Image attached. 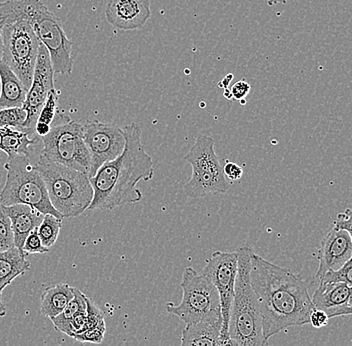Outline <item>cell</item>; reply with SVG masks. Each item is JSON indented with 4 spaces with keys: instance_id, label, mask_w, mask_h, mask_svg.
<instances>
[{
    "instance_id": "7402d4cb",
    "label": "cell",
    "mask_w": 352,
    "mask_h": 346,
    "mask_svg": "<svg viewBox=\"0 0 352 346\" xmlns=\"http://www.w3.org/2000/svg\"><path fill=\"white\" fill-rule=\"evenodd\" d=\"M74 288L67 283L48 286L41 293V314L52 319L60 314L74 299Z\"/></svg>"
},
{
    "instance_id": "e575fe53",
    "label": "cell",
    "mask_w": 352,
    "mask_h": 346,
    "mask_svg": "<svg viewBox=\"0 0 352 346\" xmlns=\"http://www.w3.org/2000/svg\"><path fill=\"white\" fill-rule=\"evenodd\" d=\"M329 316L322 310H314L312 314H310L309 323L314 328L324 327L329 323Z\"/></svg>"
},
{
    "instance_id": "cb8c5ba5",
    "label": "cell",
    "mask_w": 352,
    "mask_h": 346,
    "mask_svg": "<svg viewBox=\"0 0 352 346\" xmlns=\"http://www.w3.org/2000/svg\"><path fill=\"white\" fill-rule=\"evenodd\" d=\"M63 218H58L52 215H44L43 222L37 228V231L45 248H52L56 242L63 226Z\"/></svg>"
},
{
    "instance_id": "8fae6325",
    "label": "cell",
    "mask_w": 352,
    "mask_h": 346,
    "mask_svg": "<svg viewBox=\"0 0 352 346\" xmlns=\"http://www.w3.org/2000/svg\"><path fill=\"white\" fill-rule=\"evenodd\" d=\"M239 270V259L235 251H215L206 262L201 274L208 277L214 284L220 297L222 326L220 339L228 338V323L233 299H234L235 281Z\"/></svg>"
},
{
    "instance_id": "30bf717a",
    "label": "cell",
    "mask_w": 352,
    "mask_h": 346,
    "mask_svg": "<svg viewBox=\"0 0 352 346\" xmlns=\"http://www.w3.org/2000/svg\"><path fill=\"white\" fill-rule=\"evenodd\" d=\"M43 142L44 158L89 176L91 160L83 140L82 122L68 120L56 125L43 138Z\"/></svg>"
},
{
    "instance_id": "836d02e7",
    "label": "cell",
    "mask_w": 352,
    "mask_h": 346,
    "mask_svg": "<svg viewBox=\"0 0 352 346\" xmlns=\"http://www.w3.org/2000/svg\"><path fill=\"white\" fill-rule=\"evenodd\" d=\"M222 169L226 178L232 182H239L243 175V169L237 163L226 162L222 166Z\"/></svg>"
},
{
    "instance_id": "ba28073f",
    "label": "cell",
    "mask_w": 352,
    "mask_h": 346,
    "mask_svg": "<svg viewBox=\"0 0 352 346\" xmlns=\"http://www.w3.org/2000/svg\"><path fill=\"white\" fill-rule=\"evenodd\" d=\"M25 17L39 41L47 50L55 74L70 76L74 69L72 43L66 35L60 19L41 0H25Z\"/></svg>"
},
{
    "instance_id": "8d00e7d4",
    "label": "cell",
    "mask_w": 352,
    "mask_h": 346,
    "mask_svg": "<svg viewBox=\"0 0 352 346\" xmlns=\"http://www.w3.org/2000/svg\"><path fill=\"white\" fill-rule=\"evenodd\" d=\"M2 292H3V290H0V317L6 316V314H8L6 303H3Z\"/></svg>"
},
{
    "instance_id": "4316f807",
    "label": "cell",
    "mask_w": 352,
    "mask_h": 346,
    "mask_svg": "<svg viewBox=\"0 0 352 346\" xmlns=\"http://www.w3.org/2000/svg\"><path fill=\"white\" fill-rule=\"evenodd\" d=\"M57 107L56 90L54 89L48 94V98L44 103L41 113H39L37 122L45 123V125H52L55 118V111Z\"/></svg>"
},
{
    "instance_id": "6da1fadb",
    "label": "cell",
    "mask_w": 352,
    "mask_h": 346,
    "mask_svg": "<svg viewBox=\"0 0 352 346\" xmlns=\"http://www.w3.org/2000/svg\"><path fill=\"white\" fill-rule=\"evenodd\" d=\"M250 283L261 307L266 340L286 328L309 323L316 310L308 292L309 281L253 252Z\"/></svg>"
},
{
    "instance_id": "ab89813d",
    "label": "cell",
    "mask_w": 352,
    "mask_h": 346,
    "mask_svg": "<svg viewBox=\"0 0 352 346\" xmlns=\"http://www.w3.org/2000/svg\"><path fill=\"white\" fill-rule=\"evenodd\" d=\"M287 0H267V4L270 6H277V4H286Z\"/></svg>"
},
{
    "instance_id": "484cf974",
    "label": "cell",
    "mask_w": 352,
    "mask_h": 346,
    "mask_svg": "<svg viewBox=\"0 0 352 346\" xmlns=\"http://www.w3.org/2000/svg\"><path fill=\"white\" fill-rule=\"evenodd\" d=\"M14 248V235L10 218L6 215L3 206L0 204V251Z\"/></svg>"
},
{
    "instance_id": "8992f818",
    "label": "cell",
    "mask_w": 352,
    "mask_h": 346,
    "mask_svg": "<svg viewBox=\"0 0 352 346\" xmlns=\"http://www.w3.org/2000/svg\"><path fill=\"white\" fill-rule=\"evenodd\" d=\"M182 303L177 305L167 303L168 314L175 315L186 325L222 321L219 294L208 277L192 268H186L182 275Z\"/></svg>"
},
{
    "instance_id": "d4e9b609",
    "label": "cell",
    "mask_w": 352,
    "mask_h": 346,
    "mask_svg": "<svg viewBox=\"0 0 352 346\" xmlns=\"http://www.w3.org/2000/svg\"><path fill=\"white\" fill-rule=\"evenodd\" d=\"M28 113L23 107H10L0 109V127L11 129H23Z\"/></svg>"
},
{
    "instance_id": "d6986e66",
    "label": "cell",
    "mask_w": 352,
    "mask_h": 346,
    "mask_svg": "<svg viewBox=\"0 0 352 346\" xmlns=\"http://www.w3.org/2000/svg\"><path fill=\"white\" fill-rule=\"evenodd\" d=\"M30 270L28 255L17 248L0 251V290L10 285L17 277Z\"/></svg>"
},
{
    "instance_id": "2e32d148",
    "label": "cell",
    "mask_w": 352,
    "mask_h": 346,
    "mask_svg": "<svg viewBox=\"0 0 352 346\" xmlns=\"http://www.w3.org/2000/svg\"><path fill=\"white\" fill-rule=\"evenodd\" d=\"M351 297L352 285L345 282L320 281L311 299L316 310L324 312L330 319L346 316Z\"/></svg>"
},
{
    "instance_id": "ac0fdd59",
    "label": "cell",
    "mask_w": 352,
    "mask_h": 346,
    "mask_svg": "<svg viewBox=\"0 0 352 346\" xmlns=\"http://www.w3.org/2000/svg\"><path fill=\"white\" fill-rule=\"evenodd\" d=\"M28 89L4 61H0V109L22 107Z\"/></svg>"
},
{
    "instance_id": "d6a6232c",
    "label": "cell",
    "mask_w": 352,
    "mask_h": 346,
    "mask_svg": "<svg viewBox=\"0 0 352 346\" xmlns=\"http://www.w3.org/2000/svg\"><path fill=\"white\" fill-rule=\"evenodd\" d=\"M250 90H252V85L248 81L239 80L231 87V96L234 100L241 102L242 100H245V98L250 94Z\"/></svg>"
},
{
    "instance_id": "ee69618b",
    "label": "cell",
    "mask_w": 352,
    "mask_h": 346,
    "mask_svg": "<svg viewBox=\"0 0 352 346\" xmlns=\"http://www.w3.org/2000/svg\"><path fill=\"white\" fill-rule=\"evenodd\" d=\"M0 147H1V136H0Z\"/></svg>"
},
{
    "instance_id": "4fadbf2b",
    "label": "cell",
    "mask_w": 352,
    "mask_h": 346,
    "mask_svg": "<svg viewBox=\"0 0 352 346\" xmlns=\"http://www.w3.org/2000/svg\"><path fill=\"white\" fill-rule=\"evenodd\" d=\"M54 74L50 54L41 44L38 55H37L32 85L28 89L25 101L22 105L28 113V118L24 122L23 129L32 130L35 133L34 127L38 120L41 109H43L50 92L55 89Z\"/></svg>"
},
{
    "instance_id": "4dcf8cb0",
    "label": "cell",
    "mask_w": 352,
    "mask_h": 346,
    "mask_svg": "<svg viewBox=\"0 0 352 346\" xmlns=\"http://www.w3.org/2000/svg\"><path fill=\"white\" fill-rule=\"evenodd\" d=\"M87 321L83 332L105 323L104 314H103L100 308L96 306V304L94 303L89 297H87Z\"/></svg>"
},
{
    "instance_id": "74e56055",
    "label": "cell",
    "mask_w": 352,
    "mask_h": 346,
    "mask_svg": "<svg viewBox=\"0 0 352 346\" xmlns=\"http://www.w3.org/2000/svg\"><path fill=\"white\" fill-rule=\"evenodd\" d=\"M220 346H239V345L231 337H228V338L220 339Z\"/></svg>"
},
{
    "instance_id": "e0dca14e",
    "label": "cell",
    "mask_w": 352,
    "mask_h": 346,
    "mask_svg": "<svg viewBox=\"0 0 352 346\" xmlns=\"http://www.w3.org/2000/svg\"><path fill=\"white\" fill-rule=\"evenodd\" d=\"M6 215L10 218L13 235H14V246L22 250L24 241L32 230L38 228L43 222L44 215L36 209L24 204L4 206Z\"/></svg>"
},
{
    "instance_id": "603a6c76",
    "label": "cell",
    "mask_w": 352,
    "mask_h": 346,
    "mask_svg": "<svg viewBox=\"0 0 352 346\" xmlns=\"http://www.w3.org/2000/svg\"><path fill=\"white\" fill-rule=\"evenodd\" d=\"M87 296L74 288V296L69 303L66 305L63 312L60 314L57 315L56 317L50 319L54 323L55 329L57 332H63L65 334L66 327H67L69 321L74 318V315L80 312H85L87 308Z\"/></svg>"
},
{
    "instance_id": "bcb514c9",
    "label": "cell",
    "mask_w": 352,
    "mask_h": 346,
    "mask_svg": "<svg viewBox=\"0 0 352 346\" xmlns=\"http://www.w3.org/2000/svg\"><path fill=\"white\" fill-rule=\"evenodd\" d=\"M352 262V261H351Z\"/></svg>"
},
{
    "instance_id": "9c48e42d",
    "label": "cell",
    "mask_w": 352,
    "mask_h": 346,
    "mask_svg": "<svg viewBox=\"0 0 352 346\" xmlns=\"http://www.w3.org/2000/svg\"><path fill=\"white\" fill-rule=\"evenodd\" d=\"M2 61L10 66L24 87L30 89L41 45L32 24L26 19L6 24L2 28Z\"/></svg>"
},
{
    "instance_id": "5bb4252c",
    "label": "cell",
    "mask_w": 352,
    "mask_h": 346,
    "mask_svg": "<svg viewBox=\"0 0 352 346\" xmlns=\"http://www.w3.org/2000/svg\"><path fill=\"white\" fill-rule=\"evenodd\" d=\"M318 270L314 279L320 281L329 271H338L352 261V238L342 229L333 228L323 237L318 252Z\"/></svg>"
},
{
    "instance_id": "f35d334b",
    "label": "cell",
    "mask_w": 352,
    "mask_h": 346,
    "mask_svg": "<svg viewBox=\"0 0 352 346\" xmlns=\"http://www.w3.org/2000/svg\"><path fill=\"white\" fill-rule=\"evenodd\" d=\"M233 76L232 74H228V76H226V78L223 79V80L221 81V83H219V87L224 88H228V85H230V81L232 80Z\"/></svg>"
},
{
    "instance_id": "9a60e30c",
    "label": "cell",
    "mask_w": 352,
    "mask_h": 346,
    "mask_svg": "<svg viewBox=\"0 0 352 346\" xmlns=\"http://www.w3.org/2000/svg\"><path fill=\"white\" fill-rule=\"evenodd\" d=\"M151 17V0H107L105 19L116 30H140Z\"/></svg>"
},
{
    "instance_id": "f1b7e54d",
    "label": "cell",
    "mask_w": 352,
    "mask_h": 346,
    "mask_svg": "<svg viewBox=\"0 0 352 346\" xmlns=\"http://www.w3.org/2000/svg\"><path fill=\"white\" fill-rule=\"evenodd\" d=\"M105 332H107V325H105V323H101V325L96 326V327L90 328V329L77 334L74 339H76L77 341H81V343L99 345V343H102L103 338H104Z\"/></svg>"
},
{
    "instance_id": "7c38bea8",
    "label": "cell",
    "mask_w": 352,
    "mask_h": 346,
    "mask_svg": "<svg viewBox=\"0 0 352 346\" xmlns=\"http://www.w3.org/2000/svg\"><path fill=\"white\" fill-rule=\"evenodd\" d=\"M83 140L91 160L89 178L94 177L104 163L118 158L124 151L126 142L123 129L96 119L83 122Z\"/></svg>"
},
{
    "instance_id": "52a82bcc",
    "label": "cell",
    "mask_w": 352,
    "mask_h": 346,
    "mask_svg": "<svg viewBox=\"0 0 352 346\" xmlns=\"http://www.w3.org/2000/svg\"><path fill=\"white\" fill-rule=\"evenodd\" d=\"M184 160L191 165L192 173L184 185V193L189 198H204L208 195H224L230 189L222 165L215 152V141L211 136L199 134Z\"/></svg>"
},
{
    "instance_id": "7bdbcfd3",
    "label": "cell",
    "mask_w": 352,
    "mask_h": 346,
    "mask_svg": "<svg viewBox=\"0 0 352 346\" xmlns=\"http://www.w3.org/2000/svg\"><path fill=\"white\" fill-rule=\"evenodd\" d=\"M347 315H352V297L349 303V307H347Z\"/></svg>"
},
{
    "instance_id": "7a4b0ae2",
    "label": "cell",
    "mask_w": 352,
    "mask_h": 346,
    "mask_svg": "<svg viewBox=\"0 0 352 346\" xmlns=\"http://www.w3.org/2000/svg\"><path fill=\"white\" fill-rule=\"evenodd\" d=\"M123 131L126 140L124 151L116 160L104 163L90 178L94 199L88 210H111L138 204L143 197L138 182L153 178V160L145 151L140 125L132 122L123 127Z\"/></svg>"
},
{
    "instance_id": "44dd1931",
    "label": "cell",
    "mask_w": 352,
    "mask_h": 346,
    "mask_svg": "<svg viewBox=\"0 0 352 346\" xmlns=\"http://www.w3.org/2000/svg\"><path fill=\"white\" fill-rule=\"evenodd\" d=\"M32 130L25 129H11L3 127L0 132L1 136V147L0 151H3L10 158L17 155H25L30 158V149L36 144L38 138L33 136Z\"/></svg>"
},
{
    "instance_id": "f6af8a7d",
    "label": "cell",
    "mask_w": 352,
    "mask_h": 346,
    "mask_svg": "<svg viewBox=\"0 0 352 346\" xmlns=\"http://www.w3.org/2000/svg\"><path fill=\"white\" fill-rule=\"evenodd\" d=\"M1 129H2L1 127H0V132H1Z\"/></svg>"
},
{
    "instance_id": "5b68a950",
    "label": "cell",
    "mask_w": 352,
    "mask_h": 346,
    "mask_svg": "<svg viewBox=\"0 0 352 346\" xmlns=\"http://www.w3.org/2000/svg\"><path fill=\"white\" fill-rule=\"evenodd\" d=\"M4 169L6 184L0 193L2 206L24 204L43 215H52L63 219V215L52 206L44 180L35 165H32L28 156L17 155L10 158Z\"/></svg>"
},
{
    "instance_id": "277c9868",
    "label": "cell",
    "mask_w": 352,
    "mask_h": 346,
    "mask_svg": "<svg viewBox=\"0 0 352 346\" xmlns=\"http://www.w3.org/2000/svg\"><path fill=\"white\" fill-rule=\"evenodd\" d=\"M44 180L52 206L63 218L77 217L87 211L94 199L87 174L50 162L41 155L35 164Z\"/></svg>"
},
{
    "instance_id": "f546056e",
    "label": "cell",
    "mask_w": 352,
    "mask_h": 346,
    "mask_svg": "<svg viewBox=\"0 0 352 346\" xmlns=\"http://www.w3.org/2000/svg\"><path fill=\"white\" fill-rule=\"evenodd\" d=\"M320 281L323 282H345L352 285V262L345 264L342 268L338 271H329Z\"/></svg>"
},
{
    "instance_id": "83f0119b",
    "label": "cell",
    "mask_w": 352,
    "mask_h": 346,
    "mask_svg": "<svg viewBox=\"0 0 352 346\" xmlns=\"http://www.w3.org/2000/svg\"><path fill=\"white\" fill-rule=\"evenodd\" d=\"M22 250L26 255H44V253L50 252V248H45L43 246V241H41V237H39L37 228L32 230L28 235V237H26Z\"/></svg>"
},
{
    "instance_id": "3957f363",
    "label": "cell",
    "mask_w": 352,
    "mask_h": 346,
    "mask_svg": "<svg viewBox=\"0 0 352 346\" xmlns=\"http://www.w3.org/2000/svg\"><path fill=\"white\" fill-rule=\"evenodd\" d=\"M235 252L239 259V270L230 310L228 334L239 346H268L263 334L261 307L250 283L252 255L254 251L250 246H241Z\"/></svg>"
},
{
    "instance_id": "b9f144b4",
    "label": "cell",
    "mask_w": 352,
    "mask_h": 346,
    "mask_svg": "<svg viewBox=\"0 0 352 346\" xmlns=\"http://www.w3.org/2000/svg\"><path fill=\"white\" fill-rule=\"evenodd\" d=\"M223 96L226 99H228V100H231V99H232V96H231L230 90H228V88H226V89H224Z\"/></svg>"
},
{
    "instance_id": "ffe728a7",
    "label": "cell",
    "mask_w": 352,
    "mask_h": 346,
    "mask_svg": "<svg viewBox=\"0 0 352 346\" xmlns=\"http://www.w3.org/2000/svg\"><path fill=\"white\" fill-rule=\"evenodd\" d=\"M222 321L188 325L182 330L180 346H220Z\"/></svg>"
},
{
    "instance_id": "d590c367",
    "label": "cell",
    "mask_w": 352,
    "mask_h": 346,
    "mask_svg": "<svg viewBox=\"0 0 352 346\" xmlns=\"http://www.w3.org/2000/svg\"><path fill=\"white\" fill-rule=\"evenodd\" d=\"M52 129V127H50V125H45V123L43 122H37L34 127V131L37 136L43 138L44 136H46L50 133Z\"/></svg>"
},
{
    "instance_id": "1f68e13d",
    "label": "cell",
    "mask_w": 352,
    "mask_h": 346,
    "mask_svg": "<svg viewBox=\"0 0 352 346\" xmlns=\"http://www.w3.org/2000/svg\"><path fill=\"white\" fill-rule=\"evenodd\" d=\"M333 228L346 231L352 238V208H347L338 215Z\"/></svg>"
},
{
    "instance_id": "60d3db41",
    "label": "cell",
    "mask_w": 352,
    "mask_h": 346,
    "mask_svg": "<svg viewBox=\"0 0 352 346\" xmlns=\"http://www.w3.org/2000/svg\"><path fill=\"white\" fill-rule=\"evenodd\" d=\"M3 57V41H2V28H0V61Z\"/></svg>"
}]
</instances>
